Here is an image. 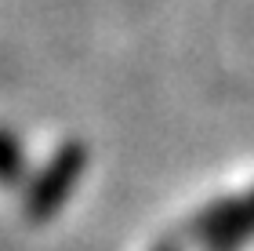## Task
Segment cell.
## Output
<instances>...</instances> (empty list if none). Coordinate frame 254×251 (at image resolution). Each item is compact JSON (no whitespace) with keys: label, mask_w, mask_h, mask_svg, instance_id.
Here are the masks:
<instances>
[{"label":"cell","mask_w":254,"mask_h":251,"mask_svg":"<svg viewBox=\"0 0 254 251\" xmlns=\"http://www.w3.org/2000/svg\"><path fill=\"white\" fill-rule=\"evenodd\" d=\"M251 233H254V215L247 204H236V200L211 204L192 226V237L207 251H236Z\"/></svg>","instance_id":"cell-1"},{"label":"cell","mask_w":254,"mask_h":251,"mask_svg":"<svg viewBox=\"0 0 254 251\" xmlns=\"http://www.w3.org/2000/svg\"><path fill=\"white\" fill-rule=\"evenodd\" d=\"M80 167H84V150H80V146H65V150L55 157V164L48 167V175H44L37 182V189H33V200H29L33 219H48L59 204H65L73 182L80 178Z\"/></svg>","instance_id":"cell-2"},{"label":"cell","mask_w":254,"mask_h":251,"mask_svg":"<svg viewBox=\"0 0 254 251\" xmlns=\"http://www.w3.org/2000/svg\"><path fill=\"white\" fill-rule=\"evenodd\" d=\"M247 208H251V215H254V193H251V200H247Z\"/></svg>","instance_id":"cell-3"},{"label":"cell","mask_w":254,"mask_h":251,"mask_svg":"<svg viewBox=\"0 0 254 251\" xmlns=\"http://www.w3.org/2000/svg\"><path fill=\"white\" fill-rule=\"evenodd\" d=\"M156 251H175V248H156Z\"/></svg>","instance_id":"cell-4"}]
</instances>
